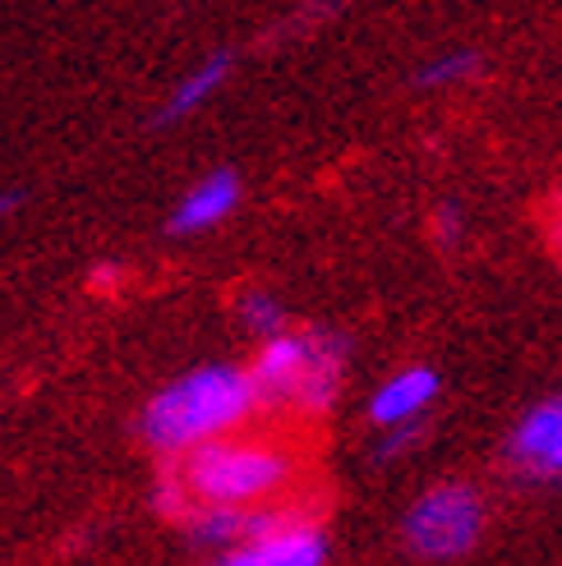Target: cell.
Returning <instances> with one entry per match:
<instances>
[{
  "label": "cell",
  "instance_id": "6da1fadb",
  "mask_svg": "<svg viewBox=\"0 0 562 566\" xmlns=\"http://www.w3.org/2000/svg\"><path fill=\"white\" fill-rule=\"evenodd\" d=\"M291 479L295 461L281 447L227 433L189 447L185 457H171V470L162 474L157 489V506L176 521H185L194 506H263L287 493Z\"/></svg>",
  "mask_w": 562,
  "mask_h": 566
},
{
  "label": "cell",
  "instance_id": "7a4b0ae2",
  "mask_svg": "<svg viewBox=\"0 0 562 566\" xmlns=\"http://www.w3.org/2000/svg\"><path fill=\"white\" fill-rule=\"evenodd\" d=\"M259 410L254 378L240 364H204L185 378L166 382L138 415L148 447L162 457H185L189 447L240 433L249 415Z\"/></svg>",
  "mask_w": 562,
  "mask_h": 566
},
{
  "label": "cell",
  "instance_id": "3957f363",
  "mask_svg": "<svg viewBox=\"0 0 562 566\" xmlns=\"http://www.w3.org/2000/svg\"><path fill=\"white\" fill-rule=\"evenodd\" d=\"M346 336L336 332H277L259 346L249 378L259 406H287L300 415H323L346 374Z\"/></svg>",
  "mask_w": 562,
  "mask_h": 566
},
{
  "label": "cell",
  "instance_id": "277c9868",
  "mask_svg": "<svg viewBox=\"0 0 562 566\" xmlns=\"http://www.w3.org/2000/svg\"><path fill=\"white\" fill-rule=\"evenodd\" d=\"M406 548L425 562L466 557L485 534V502L470 484H438L406 512Z\"/></svg>",
  "mask_w": 562,
  "mask_h": 566
},
{
  "label": "cell",
  "instance_id": "5b68a950",
  "mask_svg": "<svg viewBox=\"0 0 562 566\" xmlns=\"http://www.w3.org/2000/svg\"><path fill=\"white\" fill-rule=\"evenodd\" d=\"M323 562H327V534L314 521L287 516L281 525L231 544L217 566H323Z\"/></svg>",
  "mask_w": 562,
  "mask_h": 566
},
{
  "label": "cell",
  "instance_id": "8992f818",
  "mask_svg": "<svg viewBox=\"0 0 562 566\" xmlns=\"http://www.w3.org/2000/svg\"><path fill=\"white\" fill-rule=\"evenodd\" d=\"M508 457L530 479H562V396L540 401L517 423Z\"/></svg>",
  "mask_w": 562,
  "mask_h": 566
},
{
  "label": "cell",
  "instance_id": "52a82bcc",
  "mask_svg": "<svg viewBox=\"0 0 562 566\" xmlns=\"http://www.w3.org/2000/svg\"><path fill=\"white\" fill-rule=\"evenodd\" d=\"M240 176L236 171H208L204 180H194L180 203L171 212V235H204L212 226H221L236 208H240Z\"/></svg>",
  "mask_w": 562,
  "mask_h": 566
},
{
  "label": "cell",
  "instance_id": "ba28073f",
  "mask_svg": "<svg viewBox=\"0 0 562 566\" xmlns=\"http://www.w3.org/2000/svg\"><path fill=\"white\" fill-rule=\"evenodd\" d=\"M438 401V374L415 364V369H402L397 378H387L374 401H370V419L378 429H392V423H410V419H425L429 406Z\"/></svg>",
  "mask_w": 562,
  "mask_h": 566
},
{
  "label": "cell",
  "instance_id": "9c48e42d",
  "mask_svg": "<svg viewBox=\"0 0 562 566\" xmlns=\"http://www.w3.org/2000/svg\"><path fill=\"white\" fill-rule=\"evenodd\" d=\"M231 78V55L227 51H212L208 61L194 65L171 93H166L162 111H157V125H180L189 116H199V111L221 93V83Z\"/></svg>",
  "mask_w": 562,
  "mask_h": 566
},
{
  "label": "cell",
  "instance_id": "30bf717a",
  "mask_svg": "<svg viewBox=\"0 0 562 566\" xmlns=\"http://www.w3.org/2000/svg\"><path fill=\"white\" fill-rule=\"evenodd\" d=\"M475 70H480V55L475 51H443V55H434L429 65H419L415 83L419 88H429V93H438V88H457V83H466Z\"/></svg>",
  "mask_w": 562,
  "mask_h": 566
},
{
  "label": "cell",
  "instance_id": "8fae6325",
  "mask_svg": "<svg viewBox=\"0 0 562 566\" xmlns=\"http://www.w3.org/2000/svg\"><path fill=\"white\" fill-rule=\"evenodd\" d=\"M240 323L259 336V342H268V336L287 332V308H281V300H272L268 291H244L240 295Z\"/></svg>",
  "mask_w": 562,
  "mask_h": 566
},
{
  "label": "cell",
  "instance_id": "7c38bea8",
  "mask_svg": "<svg viewBox=\"0 0 562 566\" xmlns=\"http://www.w3.org/2000/svg\"><path fill=\"white\" fill-rule=\"evenodd\" d=\"M419 438H425V419H410V423H392V429H383V442L374 457L378 461H392V457H402L406 447H415Z\"/></svg>",
  "mask_w": 562,
  "mask_h": 566
},
{
  "label": "cell",
  "instance_id": "4fadbf2b",
  "mask_svg": "<svg viewBox=\"0 0 562 566\" xmlns=\"http://www.w3.org/2000/svg\"><path fill=\"white\" fill-rule=\"evenodd\" d=\"M461 231H466L461 208H457V203H443V208L434 212V235H438V244H457Z\"/></svg>",
  "mask_w": 562,
  "mask_h": 566
},
{
  "label": "cell",
  "instance_id": "5bb4252c",
  "mask_svg": "<svg viewBox=\"0 0 562 566\" xmlns=\"http://www.w3.org/2000/svg\"><path fill=\"white\" fill-rule=\"evenodd\" d=\"M14 208H19V193H0V221L14 217Z\"/></svg>",
  "mask_w": 562,
  "mask_h": 566
},
{
  "label": "cell",
  "instance_id": "9a60e30c",
  "mask_svg": "<svg viewBox=\"0 0 562 566\" xmlns=\"http://www.w3.org/2000/svg\"><path fill=\"white\" fill-rule=\"evenodd\" d=\"M553 240H558V253H562V198H558V217H553Z\"/></svg>",
  "mask_w": 562,
  "mask_h": 566
}]
</instances>
